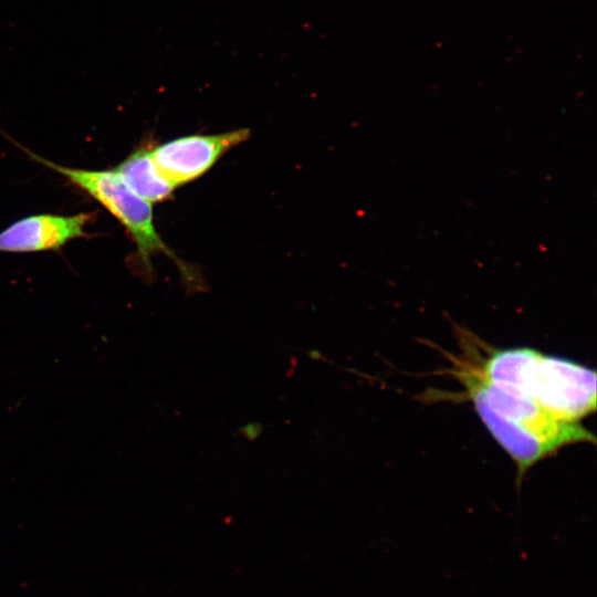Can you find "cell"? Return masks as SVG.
<instances>
[{"label":"cell","instance_id":"cell-5","mask_svg":"<svg viewBox=\"0 0 597 597\" xmlns=\"http://www.w3.org/2000/svg\"><path fill=\"white\" fill-rule=\"evenodd\" d=\"M95 217L96 211L69 216L39 213L24 217L0 232V252L59 250L72 240L90 237L85 229Z\"/></svg>","mask_w":597,"mask_h":597},{"label":"cell","instance_id":"cell-3","mask_svg":"<svg viewBox=\"0 0 597 597\" xmlns=\"http://www.w3.org/2000/svg\"><path fill=\"white\" fill-rule=\"evenodd\" d=\"M526 392L557 420L577 423L596 409V373L579 363L538 353Z\"/></svg>","mask_w":597,"mask_h":597},{"label":"cell","instance_id":"cell-1","mask_svg":"<svg viewBox=\"0 0 597 597\" xmlns=\"http://www.w3.org/2000/svg\"><path fill=\"white\" fill-rule=\"evenodd\" d=\"M460 366L453 370L454 375L485 427L516 463L519 479L533 464L566 444L596 441L580 422L557 420L534 399L498 388L468 366Z\"/></svg>","mask_w":597,"mask_h":597},{"label":"cell","instance_id":"cell-6","mask_svg":"<svg viewBox=\"0 0 597 597\" xmlns=\"http://www.w3.org/2000/svg\"><path fill=\"white\" fill-rule=\"evenodd\" d=\"M150 148L135 149L113 170L134 193L153 205L170 199L176 188L158 170Z\"/></svg>","mask_w":597,"mask_h":597},{"label":"cell","instance_id":"cell-4","mask_svg":"<svg viewBox=\"0 0 597 597\" xmlns=\"http://www.w3.org/2000/svg\"><path fill=\"white\" fill-rule=\"evenodd\" d=\"M249 137L248 128L191 134L155 145L150 153L160 174L177 188L202 177L223 155Z\"/></svg>","mask_w":597,"mask_h":597},{"label":"cell","instance_id":"cell-2","mask_svg":"<svg viewBox=\"0 0 597 597\" xmlns=\"http://www.w3.org/2000/svg\"><path fill=\"white\" fill-rule=\"evenodd\" d=\"M27 153L31 159L64 176L98 201L124 226L136 245L138 261L146 273H153L151 258L164 253L176 263L190 290L201 286V276L196 268L180 259L158 233L154 224L151 203L134 193L113 169L73 168L55 164L29 150Z\"/></svg>","mask_w":597,"mask_h":597},{"label":"cell","instance_id":"cell-7","mask_svg":"<svg viewBox=\"0 0 597 597\" xmlns=\"http://www.w3.org/2000/svg\"><path fill=\"white\" fill-rule=\"evenodd\" d=\"M262 431V426L260 423H248L240 429V432L248 438L249 440H254L260 436Z\"/></svg>","mask_w":597,"mask_h":597}]
</instances>
